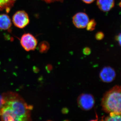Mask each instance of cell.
I'll list each match as a JSON object with an SVG mask.
<instances>
[{
    "mask_svg": "<svg viewBox=\"0 0 121 121\" xmlns=\"http://www.w3.org/2000/svg\"><path fill=\"white\" fill-rule=\"evenodd\" d=\"M4 103L15 115L17 121H31V110L32 106L28 105L19 95L9 92L2 95Z\"/></svg>",
    "mask_w": 121,
    "mask_h": 121,
    "instance_id": "1",
    "label": "cell"
},
{
    "mask_svg": "<svg viewBox=\"0 0 121 121\" xmlns=\"http://www.w3.org/2000/svg\"><path fill=\"white\" fill-rule=\"evenodd\" d=\"M121 87L117 85L103 96L101 104L103 110L107 113L121 115Z\"/></svg>",
    "mask_w": 121,
    "mask_h": 121,
    "instance_id": "2",
    "label": "cell"
},
{
    "mask_svg": "<svg viewBox=\"0 0 121 121\" xmlns=\"http://www.w3.org/2000/svg\"><path fill=\"white\" fill-rule=\"evenodd\" d=\"M78 105L83 110L91 109L95 104V99L92 95L83 94L80 95L78 99Z\"/></svg>",
    "mask_w": 121,
    "mask_h": 121,
    "instance_id": "3",
    "label": "cell"
},
{
    "mask_svg": "<svg viewBox=\"0 0 121 121\" xmlns=\"http://www.w3.org/2000/svg\"><path fill=\"white\" fill-rule=\"evenodd\" d=\"M12 21L16 27L21 29L25 27L30 22L28 14L24 11L17 12L13 16Z\"/></svg>",
    "mask_w": 121,
    "mask_h": 121,
    "instance_id": "4",
    "label": "cell"
},
{
    "mask_svg": "<svg viewBox=\"0 0 121 121\" xmlns=\"http://www.w3.org/2000/svg\"><path fill=\"white\" fill-rule=\"evenodd\" d=\"M20 43L22 47L26 51L35 50L37 44V39L29 33H25L22 36Z\"/></svg>",
    "mask_w": 121,
    "mask_h": 121,
    "instance_id": "5",
    "label": "cell"
},
{
    "mask_svg": "<svg viewBox=\"0 0 121 121\" xmlns=\"http://www.w3.org/2000/svg\"><path fill=\"white\" fill-rule=\"evenodd\" d=\"M72 20L74 25L77 28L83 29L86 27L89 21V18L86 13L79 12L74 15Z\"/></svg>",
    "mask_w": 121,
    "mask_h": 121,
    "instance_id": "6",
    "label": "cell"
},
{
    "mask_svg": "<svg viewBox=\"0 0 121 121\" xmlns=\"http://www.w3.org/2000/svg\"><path fill=\"white\" fill-rule=\"evenodd\" d=\"M116 72L114 69L110 66L103 68L99 73V78L102 81L109 83L114 80L116 77Z\"/></svg>",
    "mask_w": 121,
    "mask_h": 121,
    "instance_id": "7",
    "label": "cell"
},
{
    "mask_svg": "<svg viewBox=\"0 0 121 121\" xmlns=\"http://www.w3.org/2000/svg\"><path fill=\"white\" fill-rule=\"evenodd\" d=\"M97 4L100 10L103 12L110 11L114 7V0H97Z\"/></svg>",
    "mask_w": 121,
    "mask_h": 121,
    "instance_id": "8",
    "label": "cell"
},
{
    "mask_svg": "<svg viewBox=\"0 0 121 121\" xmlns=\"http://www.w3.org/2000/svg\"><path fill=\"white\" fill-rule=\"evenodd\" d=\"M12 26V22L10 17L7 14H0V29L7 30Z\"/></svg>",
    "mask_w": 121,
    "mask_h": 121,
    "instance_id": "9",
    "label": "cell"
},
{
    "mask_svg": "<svg viewBox=\"0 0 121 121\" xmlns=\"http://www.w3.org/2000/svg\"><path fill=\"white\" fill-rule=\"evenodd\" d=\"M16 0H0V11L5 10L7 13L10 12Z\"/></svg>",
    "mask_w": 121,
    "mask_h": 121,
    "instance_id": "10",
    "label": "cell"
},
{
    "mask_svg": "<svg viewBox=\"0 0 121 121\" xmlns=\"http://www.w3.org/2000/svg\"><path fill=\"white\" fill-rule=\"evenodd\" d=\"M121 115L116 114L113 113H110L109 116L106 117L105 120L106 121H121Z\"/></svg>",
    "mask_w": 121,
    "mask_h": 121,
    "instance_id": "11",
    "label": "cell"
},
{
    "mask_svg": "<svg viewBox=\"0 0 121 121\" xmlns=\"http://www.w3.org/2000/svg\"><path fill=\"white\" fill-rule=\"evenodd\" d=\"M39 47L40 51L41 52H45L49 49L50 45L47 41H43L40 43Z\"/></svg>",
    "mask_w": 121,
    "mask_h": 121,
    "instance_id": "12",
    "label": "cell"
},
{
    "mask_svg": "<svg viewBox=\"0 0 121 121\" xmlns=\"http://www.w3.org/2000/svg\"><path fill=\"white\" fill-rule=\"evenodd\" d=\"M96 25V22L95 20L93 19L89 21L86 26L87 30L89 31H93L95 29Z\"/></svg>",
    "mask_w": 121,
    "mask_h": 121,
    "instance_id": "13",
    "label": "cell"
},
{
    "mask_svg": "<svg viewBox=\"0 0 121 121\" xmlns=\"http://www.w3.org/2000/svg\"><path fill=\"white\" fill-rule=\"evenodd\" d=\"M104 37V35L102 32H98L96 33L95 35V38L98 40H102Z\"/></svg>",
    "mask_w": 121,
    "mask_h": 121,
    "instance_id": "14",
    "label": "cell"
},
{
    "mask_svg": "<svg viewBox=\"0 0 121 121\" xmlns=\"http://www.w3.org/2000/svg\"><path fill=\"white\" fill-rule=\"evenodd\" d=\"M83 52L84 55H88L91 54V50L90 48L86 47L83 48Z\"/></svg>",
    "mask_w": 121,
    "mask_h": 121,
    "instance_id": "15",
    "label": "cell"
},
{
    "mask_svg": "<svg viewBox=\"0 0 121 121\" xmlns=\"http://www.w3.org/2000/svg\"><path fill=\"white\" fill-rule=\"evenodd\" d=\"M47 3L50 4V3H52L55 2H63L64 0H42Z\"/></svg>",
    "mask_w": 121,
    "mask_h": 121,
    "instance_id": "16",
    "label": "cell"
},
{
    "mask_svg": "<svg viewBox=\"0 0 121 121\" xmlns=\"http://www.w3.org/2000/svg\"><path fill=\"white\" fill-rule=\"evenodd\" d=\"M121 33H120L119 35H117L115 37L116 40L117 41L118 43H119V45H121Z\"/></svg>",
    "mask_w": 121,
    "mask_h": 121,
    "instance_id": "17",
    "label": "cell"
},
{
    "mask_svg": "<svg viewBox=\"0 0 121 121\" xmlns=\"http://www.w3.org/2000/svg\"><path fill=\"white\" fill-rule=\"evenodd\" d=\"M4 101L3 96L2 95H0V109L2 107L4 104Z\"/></svg>",
    "mask_w": 121,
    "mask_h": 121,
    "instance_id": "18",
    "label": "cell"
},
{
    "mask_svg": "<svg viewBox=\"0 0 121 121\" xmlns=\"http://www.w3.org/2000/svg\"><path fill=\"white\" fill-rule=\"evenodd\" d=\"M83 2L86 4H90L93 3L95 0H82Z\"/></svg>",
    "mask_w": 121,
    "mask_h": 121,
    "instance_id": "19",
    "label": "cell"
},
{
    "mask_svg": "<svg viewBox=\"0 0 121 121\" xmlns=\"http://www.w3.org/2000/svg\"><path fill=\"white\" fill-rule=\"evenodd\" d=\"M68 110L67 108H64L62 110L63 113H67L68 112Z\"/></svg>",
    "mask_w": 121,
    "mask_h": 121,
    "instance_id": "20",
    "label": "cell"
}]
</instances>
